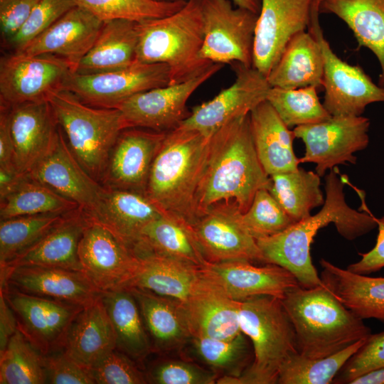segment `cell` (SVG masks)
<instances>
[{
  "mask_svg": "<svg viewBox=\"0 0 384 384\" xmlns=\"http://www.w3.org/2000/svg\"><path fill=\"white\" fill-rule=\"evenodd\" d=\"M326 198L315 215L296 222L284 231L256 240L265 262L281 266L289 271L305 288L323 284L311 258L310 247L317 231L334 223L338 233L352 240L373 230L377 225L364 203L363 193L356 191L363 201V212L351 208L343 193V176H338L337 166L326 176Z\"/></svg>",
  "mask_w": 384,
  "mask_h": 384,
  "instance_id": "cell-1",
  "label": "cell"
},
{
  "mask_svg": "<svg viewBox=\"0 0 384 384\" xmlns=\"http://www.w3.org/2000/svg\"><path fill=\"white\" fill-rule=\"evenodd\" d=\"M271 185V177L255 150L250 113L240 115L210 137L196 196V219L210 206L223 201H235L243 213L257 191L269 190Z\"/></svg>",
  "mask_w": 384,
  "mask_h": 384,
  "instance_id": "cell-2",
  "label": "cell"
},
{
  "mask_svg": "<svg viewBox=\"0 0 384 384\" xmlns=\"http://www.w3.org/2000/svg\"><path fill=\"white\" fill-rule=\"evenodd\" d=\"M210 137L181 128L166 132L149 174L145 195L164 215L189 227L196 220V196Z\"/></svg>",
  "mask_w": 384,
  "mask_h": 384,
  "instance_id": "cell-3",
  "label": "cell"
},
{
  "mask_svg": "<svg viewBox=\"0 0 384 384\" xmlns=\"http://www.w3.org/2000/svg\"><path fill=\"white\" fill-rule=\"evenodd\" d=\"M293 324L298 352L319 358L336 353L371 334L363 319L324 284L289 289L281 299Z\"/></svg>",
  "mask_w": 384,
  "mask_h": 384,
  "instance_id": "cell-4",
  "label": "cell"
},
{
  "mask_svg": "<svg viewBox=\"0 0 384 384\" xmlns=\"http://www.w3.org/2000/svg\"><path fill=\"white\" fill-rule=\"evenodd\" d=\"M240 331L252 343L254 358L238 376L221 375L218 384H275L281 365L299 353L293 324L281 299L258 295L238 301Z\"/></svg>",
  "mask_w": 384,
  "mask_h": 384,
  "instance_id": "cell-5",
  "label": "cell"
},
{
  "mask_svg": "<svg viewBox=\"0 0 384 384\" xmlns=\"http://www.w3.org/2000/svg\"><path fill=\"white\" fill-rule=\"evenodd\" d=\"M203 0H187L176 12L137 22V60L166 64L170 84L183 82L210 65L201 58L204 31Z\"/></svg>",
  "mask_w": 384,
  "mask_h": 384,
  "instance_id": "cell-6",
  "label": "cell"
},
{
  "mask_svg": "<svg viewBox=\"0 0 384 384\" xmlns=\"http://www.w3.org/2000/svg\"><path fill=\"white\" fill-rule=\"evenodd\" d=\"M48 102L70 151L101 184L112 149L127 128L122 112L117 108L88 105L66 90L53 93Z\"/></svg>",
  "mask_w": 384,
  "mask_h": 384,
  "instance_id": "cell-7",
  "label": "cell"
},
{
  "mask_svg": "<svg viewBox=\"0 0 384 384\" xmlns=\"http://www.w3.org/2000/svg\"><path fill=\"white\" fill-rule=\"evenodd\" d=\"M204 38L201 58L213 63L252 66L258 14L231 0H203Z\"/></svg>",
  "mask_w": 384,
  "mask_h": 384,
  "instance_id": "cell-8",
  "label": "cell"
},
{
  "mask_svg": "<svg viewBox=\"0 0 384 384\" xmlns=\"http://www.w3.org/2000/svg\"><path fill=\"white\" fill-rule=\"evenodd\" d=\"M314 0L309 31L319 42L324 60L323 105L331 116H361L366 106L384 102V87L375 84L359 65L339 58L324 38Z\"/></svg>",
  "mask_w": 384,
  "mask_h": 384,
  "instance_id": "cell-9",
  "label": "cell"
},
{
  "mask_svg": "<svg viewBox=\"0 0 384 384\" xmlns=\"http://www.w3.org/2000/svg\"><path fill=\"white\" fill-rule=\"evenodd\" d=\"M73 73L70 64L61 57L14 52L1 60V105L48 101L53 93L64 90Z\"/></svg>",
  "mask_w": 384,
  "mask_h": 384,
  "instance_id": "cell-10",
  "label": "cell"
},
{
  "mask_svg": "<svg viewBox=\"0 0 384 384\" xmlns=\"http://www.w3.org/2000/svg\"><path fill=\"white\" fill-rule=\"evenodd\" d=\"M369 127L370 120L363 116H331L318 123L294 127L295 137L305 144L299 163H314L320 177L337 165L356 164L353 154L367 147Z\"/></svg>",
  "mask_w": 384,
  "mask_h": 384,
  "instance_id": "cell-11",
  "label": "cell"
},
{
  "mask_svg": "<svg viewBox=\"0 0 384 384\" xmlns=\"http://www.w3.org/2000/svg\"><path fill=\"white\" fill-rule=\"evenodd\" d=\"M235 201L210 206L190 226L191 234L209 262L245 260L265 262L256 240L243 225Z\"/></svg>",
  "mask_w": 384,
  "mask_h": 384,
  "instance_id": "cell-12",
  "label": "cell"
},
{
  "mask_svg": "<svg viewBox=\"0 0 384 384\" xmlns=\"http://www.w3.org/2000/svg\"><path fill=\"white\" fill-rule=\"evenodd\" d=\"M170 73L164 63L136 61L124 68L109 72L73 73L64 90L84 103L100 108H117L127 99L144 91L170 85Z\"/></svg>",
  "mask_w": 384,
  "mask_h": 384,
  "instance_id": "cell-13",
  "label": "cell"
},
{
  "mask_svg": "<svg viewBox=\"0 0 384 384\" xmlns=\"http://www.w3.org/2000/svg\"><path fill=\"white\" fill-rule=\"evenodd\" d=\"M223 66L220 63H212L183 82L138 93L124 100L117 109L122 112L127 128L139 127L161 132L174 130L190 114L186 106L190 97Z\"/></svg>",
  "mask_w": 384,
  "mask_h": 384,
  "instance_id": "cell-14",
  "label": "cell"
},
{
  "mask_svg": "<svg viewBox=\"0 0 384 384\" xmlns=\"http://www.w3.org/2000/svg\"><path fill=\"white\" fill-rule=\"evenodd\" d=\"M230 65L235 75L233 84L213 99L195 106L177 128L210 137L231 119L250 113L266 100L271 87L266 76L252 66L240 63Z\"/></svg>",
  "mask_w": 384,
  "mask_h": 384,
  "instance_id": "cell-15",
  "label": "cell"
},
{
  "mask_svg": "<svg viewBox=\"0 0 384 384\" xmlns=\"http://www.w3.org/2000/svg\"><path fill=\"white\" fill-rule=\"evenodd\" d=\"M18 322V328L43 355L63 348L68 329L83 306L29 294L6 284L1 291Z\"/></svg>",
  "mask_w": 384,
  "mask_h": 384,
  "instance_id": "cell-16",
  "label": "cell"
},
{
  "mask_svg": "<svg viewBox=\"0 0 384 384\" xmlns=\"http://www.w3.org/2000/svg\"><path fill=\"white\" fill-rule=\"evenodd\" d=\"M87 218L78 245L83 273L101 292L127 287L139 258L108 229Z\"/></svg>",
  "mask_w": 384,
  "mask_h": 384,
  "instance_id": "cell-17",
  "label": "cell"
},
{
  "mask_svg": "<svg viewBox=\"0 0 384 384\" xmlns=\"http://www.w3.org/2000/svg\"><path fill=\"white\" fill-rule=\"evenodd\" d=\"M313 1L261 0L255 33L252 67L267 77L289 39L309 28Z\"/></svg>",
  "mask_w": 384,
  "mask_h": 384,
  "instance_id": "cell-18",
  "label": "cell"
},
{
  "mask_svg": "<svg viewBox=\"0 0 384 384\" xmlns=\"http://www.w3.org/2000/svg\"><path fill=\"white\" fill-rule=\"evenodd\" d=\"M166 134L139 127L122 130L110 152L101 185L145 194L151 166Z\"/></svg>",
  "mask_w": 384,
  "mask_h": 384,
  "instance_id": "cell-19",
  "label": "cell"
},
{
  "mask_svg": "<svg viewBox=\"0 0 384 384\" xmlns=\"http://www.w3.org/2000/svg\"><path fill=\"white\" fill-rule=\"evenodd\" d=\"M82 306L95 301L101 292L81 271L59 267L18 265L1 268V286Z\"/></svg>",
  "mask_w": 384,
  "mask_h": 384,
  "instance_id": "cell-20",
  "label": "cell"
},
{
  "mask_svg": "<svg viewBox=\"0 0 384 384\" xmlns=\"http://www.w3.org/2000/svg\"><path fill=\"white\" fill-rule=\"evenodd\" d=\"M201 269L206 277L236 301L258 295L282 299L289 289L299 285L289 271L270 263L256 266L245 260L208 262Z\"/></svg>",
  "mask_w": 384,
  "mask_h": 384,
  "instance_id": "cell-21",
  "label": "cell"
},
{
  "mask_svg": "<svg viewBox=\"0 0 384 384\" xmlns=\"http://www.w3.org/2000/svg\"><path fill=\"white\" fill-rule=\"evenodd\" d=\"M9 121L17 170L30 172L52 149L59 127L48 101L9 107Z\"/></svg>",
  "mask_w": 384,
  "mask_h": 384,
  "instance_id": "cell-22",
  "label": "cell"
},
{
  "mask_svg": "<svg viewBox=\"0 0 384 384\" xmlns=\"http://www.w3.org/2000/svg\"><path fill=\"white\" fill-rule=\"evenodd\" d=\"M27 174L36 181L76 203L86 213L95 208L105 190L75 159L60 128L52 149Z\"/></svg>",
  "mask_w": 384,
  "mask_h": 384,
  "instance_id": "cell-23",
  "label": "cell"
},
{
  "mask_svg": "<svg viewBox=\"0 0 384 384\" xmlns=\"http://www.w3.org/2000/svg\"><path fill=\"white\" fill-rule=\"evenodd\" d=\"M85 213L108 229L134 255L144 228L163 215L144 193L105 187L95 208Z\"/></svg>",
  "mask_w": 384,
  "mask_h": 384,
  "instance_id": "cell-24",
  "label": "cell"
},
{
  "mask_svg": "<svg viewBox=\"0 0 384 384\" xmlns=\"http://www.w3.org/2000/svg\"><path fill=\"white\" fill-rule=\"evenodd\" d=\"M103 23L104 21L85 9L76 6L16 52L61 57L70 64L75 73L96 41Z\"/></svg>",
  "mask_w": 384,
  "mask_h": 384,
  "instance_id": "cell-25",
  "label": "cell"
},
{
  "mask_svg": "<svg viewBox=\"0 0 384 384\" xmlns=\"http://www.w3.org/2000/svg\"><path fill=\"white\" fill-rule=\"evenodd\" d=\"M201 273L193 291L181 303L191 338L228 339L236 336L241 332L238 301Z\"/></svg>",
  "mask_w": 384,
  "mask_h": 384,
  "instance_id": "cell-26",
  "label": "cell"
},
{
  "mask_svg": "<svg viewBox=\"0 0 384 384\" xmlns=\"http://www.w3.org/2000/svg\"><path fill=\"white\" fill-rule=\"evenodd\" d=\"M116 348L114 330L100 294L75 316L63 349L78 363L91 368Z\"/></svg>",
  "mask_w": 384,
  "mask_h": 384,
  "instance_id": "cell-27",
  "label": "cell"
},
{
  "mask_svg": "<svg viewBox=\"0 0 384 384\" xmlns=\"http://www.w3.org/2000/svg\"><path fill=\"white\" fill-rule=\"evenodd\" d=\"M87 221V215L81 207L68 212L35 245L1 268L38 265L82 272L78 245Z\"/></svg>",
  "mask_w": 384,
  "mask_h": 384,
  "instance_id": "cell-28",
  "label": "cell"
},
{
  "mask_svg": "<svg viewBox=\"0 0 384 384\" xmlns=\"http://www.w3.org/2000/svg\"><path fill=\"white\" fill-rule=\"evenodd\" d=\"M250 120L255 150L266 173L271 176L296 170L300 163L293 149L294 131L267 100L251 110Z\"/></svg>",
  "mask_w": 384,
  "mask_h": 384,
  "instance_id": "cell-29",
  "label": "cell"
},
{
  "mask_svg": "<svg viewBox=\"0 0 384 384\" xmlns=\"http://www.w3.org/2000/svg\"><path fill=\"white\" fill-rule=\"evenodd\" d=\"M324 70L319 42L311 31H302L289 39L267 78L271 87L319 89L323 87Z\"/></svg>",
  "mask_w": 384,
  "mask_h": 384,
  "instance_id": "cell-30",
  "label": "cell"
},
{
  "mask_svg": "<svg viewBox=\"0 0 384 384\" xmlns=\"http://www.w3.org/2000/svg\"><path fill=\"white\" fill-rule=\"evenodd\" d=\"M320 278L337 299L358 317L384 323V277H371L321 259Z\"/></svg>",
  "mask_w": 384,
  "mask_h": 384,
  "instance_id": "cell-31",
  "label": "cell"
},
{
  "mask_svg": "<svg viewBox=\"0 0 384 384\" xmlns=\"http://www.w3.org/2000/svg\"><path fill=\"white\" fill-rule=\"evenodd\" d=\"M137 270L127 288L146 290L184 302L201 277V267L148 253L139 257Z\"/></svg>",
  "mask_w": 384,
  "mask_h": 384,
  "instance_id": "cell-32",
  "label": "cell"
},
{
  "mask_svg": "<svg viewBox=\"0 0 384 384\" xmlns=\"http://www.w3.org/2000/svg\"><path fill=\"white\" fill-rule=\"evenodd\" d=\"M139 304L153 351L180 349L191 340L180 302L137 288H129Z\"/></svg>",
  "mask_w": 384,
  "mask_h": 384,
  "instance_id": "cell-33",
  "label": "cell"
},
{
  "mask_svg": "<svg viewBox=\"0 0 384 384\" xmlns=\"http://www.w3.org/2000/svg\"><path fill=\"white\" fill-rule=\"evenodd\" d=\"M137 22L114 19L104 21L94 44L75 73L93 74L128 67L137 60Z\"/></svg>",
  "mask_w": 384,
  "mask_h": 384,
  "instance_id": "cell-34",
  "label": "cell"
},
{
  "mask_svg": "<svg viewBox=\"0 0 384 384\" xmlns=\"http://www.w3.org/2000/svg\"><path fill=\"white\" fill-rule=\"evenodd\" d=\"M319 14H332L352 31L359 46L370 50L380 66L384 87V0H321Z\"/></svg>",
  "mask_w": 384,
  "mask_h": 384,
  "instance_id": "cell-35",
  "label": "cell"
},
{
  "mask_svg": "<svg viewBox=\"0 0 384 384\" xmlns=\"http://www.w3.org/2000/svg\"><path fill=\"white\" fill-rule=\"evenodd\" d=\"M112 324L117 349L134 361H143L151 351V343L137 301L127 287L101 293Z\"/></svg>",
  "mask_w": 384,
  "mask_h": 384,
  "instance_id": "cell-36",
  "label": "cell"
},
{
  "mask_svg": "<svg viewBox=\"0 0 384 384\" xmlns=\"http://www.w3.org/2000/svg\"><path fill=\"white\" fill-rule=\"evenodd\" d=\"M154 253L198 267L208 262L193 238L190 227L168 215L149 223L143 230L136 256Z\"/></svg>",
  "mask_w": 384,
  "mask_h": 384,
  "instance_id": "cell-37",
  "label": "cell"
},
{
  "mask_svg": "<svg viewBox=\"0 0 384 384\" xmlns=\"http://www.w3.org/2000/svg\"><path fill=\"white\" fill-rule=\"evenodd\" d=\"M269 191L296 223L323 206L325 198L320 188V176L303 168L271 176Z\"/></svg>",
  "mask_w": 384,
  "mask_h": 384,
  "instance_id": "cell-38",
  "label": "cell"
},
{
  "mask_svg": "<svg viewBox=\"0 0 384 384\" xmlns=\"http://www.w3.org/2000/svg\"><path fill=\"white\" fill-rule=\"evenodd\" d=\"M79 207L76 203L61 196L26 174L18 186L0 199V218L67 213Z\"/></svg>",
  "mask_w": 384,
  "mask_h": 384,
  "instance_id": "cell-39",
  "label": "cell"
},
{
  "mask_svg": "<svg viewBox=\"0 0 384 384\" xmlns=\"http://www.w3.org/2000/svg\"><path fill=\"white\" fill-rule=\"evenodd\" d=\"M68 213H41L1 220V267L7 265L35 245L55 228Z\"/></svg>",
  "mask_w": 384,
  "mask_h": 384,
  "instance_id": "cell-40",
  "label": "cell"
},
{
  "mask_svg": "<svg viewBox=\"0 0 384 384\" xmlns=\"http://www.w3.org/2000/svg\"><path fill=\"white\" fill-rule=\"evenodd\" d=\"M360 340L344 349L324 358H314L295 353L280 366L278 384H330L346 362L363 345Z\"/></svg>",
  "mask_w": 384,
  "mask_h": 384,
  "instance_id": "cell-41",
  "label": "cell"
},
{
  "mask_svg": "<svg viewBox=\"0 0 384 384\" xmlns=\"http://www.w3.org/2000/svg\"><path fill=\"white\" fill-rule=\"evenodd\" d=\"M0 383H47L43 354L18 328L0 353Z\"/></svg>",
  "mask_w": 384,
  "mask_h": 384,
  "instance_id": "cell-42",
  "label": "cell"
},
{
  "mask_svg": "<svg viewBox=\"0 0 384 384\" xmlns=\"http://www.w3.org/2000/svg\"><path fill=\"white\" fill-rule=\"evenodd\" d=\"M317 90L314 86L298 89L271 87L266 100L289 128L315 124L331 117L320 102Z\"/></svg>",
  "mask_w": 384,
  "mask_h": 384,
  "instance_id": "cell-43",
  "label": "cell"
},
{
  "mask_svg": "<svg viewBox=\"0 0 384 384\" xmlns=\"http://www.w3.org/2000/svg\"><path fill=\"white\" fill-rule=\"evenodd\" d=\"M247 336L242 331L228 339L191 338L197 357L219 375L238 376L252 363Z\"/></svg>",
  "mask_w": 384,
  "mask_h": 384,
  "instance_id": "cell-44",
  "label": "cell"
},
{
  "mask_svg": "<svg viewBox=\"0 0 384 384\" xmlns=\"http://www.w3.org/2000/svg\"><path fill=\"white\" fill-rule=\"evenodd\" d=\"M102 21L125 19L135 22L171 15L180 10L187 0H75Z\"/></svg>",
  "mask_w": 384,
  "mask_h": 384,
  "instance_id": "cell-45",
  "label": "cell"
},
{
  "mask_svg": "<svg viewBox=\"0 0 384 384\" xmlns=\"http://www.w3.org/2000/svg\"><path fill=\"white\" fill-rule=\"evenodd\" d=\"M241 220L255 240L277 235L295 223L266 188L257 191Z\"/></svg>",
  "mask_w": 384,
  "mask_h": 384,
  "instance_id": "cell-46",
  "label": "cell"
},
{
  "mask_svg": "<svg viewBox=\"0 0 384 384\" xmlns=\"http://www.w3.org/2000/svg\"><path fill=\"white\" fill-rule=\"evenodd\" d=\"M76 6L75 0H40L9 45L18 51Z\"/></svg>",
  "mask_w": 384,
  "mask_h": 384,
  "instance_id": "cell-47",
  "label": "cell"
},
{
  "mask_svg": "<svg viewBox=\"0 0 384 384\" xmlns=\"http://www.w3.org/2000/svg\"><path fill=\"white\" fill-rule=\"evenodd\" d=\"M148 383L156 384H213L218 374L195 363L167 360L154 365L149 371Z\"/></svg>",
  "mask_w": 384,
  "mask_h": 384,
  "instance_id": "cell-48",
  "label": "cell"
},
{
  "mask_svg": "<svg viewBox=\"0 0 384 384\" xmlns=\"http://www.w3.org/2000/svg\"><path fill=\"white\" fill-rule=\"evenodd\" d=\"M384 368V331L370 334L346 362L334 379V383H350L369 372Z\"/></svg>",
  "mask_w": 384,
  "mask_h": 384,
  "instance_id": "cell-49",
  "label": "cell"
},
{
  "mask_svg": "<svg viewBox=\"0 0 384 384\" xmlns=\"http://www.w3.org/2000/svg\"><path fill=\"white\" fill-rule=\"evenodd\" d=\"M90 370L97 384L148 383L146 376L140 370L134 360L117 348L91 368Z\"/></svg>",
  "mask_w": 384,
  "mask_h": 384,
  "instance_id": "cell-50",
  "label": "cell"
},
{
  "mask_svg": "<svg viewBox=\"0 0 384 384\" xmlns=\"http://www.w3.org/2000/svg\"><path fill=\"white\" fill-rule=\"evenodd\" d=\"M44 356L47 383L93 384L95 383L90 368L78 363L64 350Z\"/></svg>",
  "mask_w": 384,
  "mask_h": 384,
  "instance_id": "cell-51",
  "label": "cell"
},
{
  "mask_svg": "<svg viewBox=\"0 0 384 384\" xmlns=\"http://www.w3.org/2000/svg\"><path fill=\"white\" fill-rule=\"evenodd\" d=\"M40 0H0L1 38L9 44Z\"/></svg>",
  "mask_w": 384,
  "mask_h": 384,
  "instance_id": "cell-52",
  "label": "cell"
},
{
  "mask_svg": "<svg viewBox=\"0 0 384 384\" xmlns=\"http://www.w3.org/2000/svg\"><path fill=\"white\" fill-rule=\"evenodd\" d=\"M378 234L374 247L369 252L361 254V259L346 268L348 270L361 274H369L384 267V215L376 218Z\"/></svg>",
  "mask_w": 384,
  "mask_h": 384,
  "instance_id": "cell-53",
  "label": "cell"
},
{
  "mask_svg": "<svg viewBox=\"0 0 384 384\" xmlns=\"http://www.w3.org/2000/svg\"><path fill=\"white\" fill-rule=\"evenodd\" d=\"M0 168L17 170L9 127V107L4 105H1L0 112Z\"/></svg>",
  "mask_w": 384,
  "mask_h": 384,
  "instance_id": "cell-54",
  "label": "cell"
},
{
  "mask_svg": "<svg viewBox=\"0 0 384 384\" xmlns=\"http://www.w3.org/2000/svg\"><path fill=\"white\" fill-rule=\"evenodd\" d=\"M18 329V322L13 309L0 292V353Z\"/></svg>",
  "mask_w": 384,
  "mask_h": 384,
  "instance_id": "cell-55",
  "label": "cell"
},
{
  "mask_svg": "<svg viewBox=\"0 0 384 384\" xmlns=\"http://www.w3.org/2000/svg\"><path fill=\"white\" fill-rule=\"evenodd\" d=\"M26 174L16 169L0 168V199L10 193L23 180Z\"/></svg>",
  "mask_w": 384,
  "mask_h": 384,
  "instance_id": "cell-56",
  "label": "cell"
},
{
  "mask_svg": "<svg viewBox=\"0 0 384 384\" xmlns=\"http://www.w3.org/2000/svg\"><path fill=\"white\" fill-rule=\"evenodd\" d=\"M384 368L373 370L359 376L351 382V384H383Z\"/></svg>",
  "mask_w": 384,
  "mask_h": 384,
  "instance_id": "cell-57",
  "label": "cell"
},
{
  "mask_svg": "<svg viewBox=\"0 0 384 384\" xmlns=\"http://www.w3.org/2000/svg\"><path fill=\"white\" fill-rule=\"evenodd\" d=\"M172 1V0H169ZM238 7L248 9L257 14H260L261 0H231Z\"/></svg>",
  "mask_w": 384,
  "mask_h": 384,
  "instance_id": "cell-58",
  "label": "cell"
},
{
  "mask_svg": "<svg viewBox=\"0 0 384 384\" xmlns=\"http://www.w3.org/2000/svg\"><path fill=\"white\" fill-rule=\"evenodd\" d=\"M321 0H316V1L318 2L319 5V3L321 2Z\"/></svg>",
  "mask_w": 384,
  "mask_h": 384,
  "instance_id": "cell-59",
  "label": "cell"
},
{
  "mask_svg": "<svg viewBox=\"0 0 384 384\" xmlns=\"http://www.w3.org/2000/svg\"><path fill=\"white\" fill-rule=\"evenodd\" d=\"M158 1H163V0H158Z\"/></svg>",
  "mask_w": 384,
  "mask_h": 384,
  "instance_id": "cell-60",
  "label": "cell"
}]
</instances>
